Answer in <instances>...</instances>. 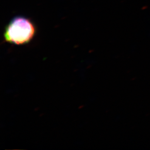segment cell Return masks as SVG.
Returning a JSON list of instances; mask_svg holds the SVG:
<instances>
[{
  "label": "cell",
  "mask_w": 150,
  "mask_h": 150,
  "mask_svg": "<svg viewBox=\"0 0 150 150\" xmlns=\"http://www.w3.org/2000/svg\"><path fill=\"white\" fill-rule=\"evenodd\" d=\"M36 33L35 25L29 18L17 16L7 24L4 33V41L17 45L27 44Z\"/></svg>",
  "instance_id": "obj_1"
}]
</instances>
